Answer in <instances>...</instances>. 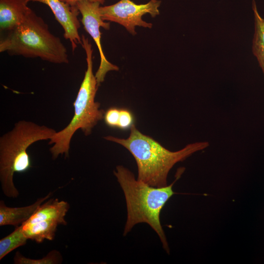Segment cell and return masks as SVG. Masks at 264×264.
Wrapping results in <instances>:
<instances>
[{
  "label": "cell",
  "mask_w": 264,
  "mask_h": 264,
  "mask_svg": "<svg viewBox=\"0 0 264 264\" xmlns=\"http://www.w3.org/2000/svg\"><path fill=\"white\" fill-rule=\"evenodd\" d=\"M82 45L86 54L87 70L73 103L74 113L66 127L56 132L49 142L53 144L50 151L53 159L60 154L69 156L71 138L78 129L86 136L89 135L92 129L103 119L105 111L100 109V104L95 101L98 85L93 72V49L89 39L84 35L81 37Z\"/></svg>",
  "instance_id": "277c9868"
},
{
  "label": "cell",
  "mask_w": 264,
  "mask_h": 264,
  "mask_svg": "<svg viewBox=\"0 0 264 264\" xmlns=\"http://www.w3.org/2000/svg\"><path fill=\"white\" fill-rule=\"evenodd\" d=\"M27 238L23 233L22 225L0 240V260L15 249L25 245Z\"/></svg>",
  "instance_id": "5bb4252c"
},
{
  "label": "cell",
  "mask_w": 264,
  "mask_h": 264,
  "mask_svg": "<svg viewBox=\"0 0 264 264\" xmlns=\"http://www.w3.org/2000/svg\"><path fill=\"white\" fill-rule=\"evenodd\" d=\"M50 192L45 197L38 198L34 203L23 207L7 206L3 200L0 201V226L13 225L18 227L28 220L39 207L52 196Z\"/></svg>",
  "instance_id": "30bf717a"
},
{
  "label": "cell",
  "mask_w": 264,
  "mask_h": 264,
  "mask_svg": "<svg viewBox=\"0 0 264 264\" xmlns=\"http://www.w3.org/2000/svg\"><path fill=\"white\" fill-rule=\"evenodd\" d=\"M100 3L88 0L78 1L76 6L82 15L81 22L86 31L90 35L95 42L99 50L100 56L99 67L95 77L99 86L104 80L106 74L110 71L118 70L119 67L110 63L106 58L101 44V27L106 30L110 28V22H106L100 15Z\"/></svg>",
  "instance_id": "52a82bcc"
},
{
  "label": "cell",
  "mask_w": 264,
  "mask_h": 264,
  "mask_svg": "<svg viewBox=\"0 0 264 264\" xmlns=\"http://www.w3.org/2000/svg\"><path fill=\"white\" fill-rule=\"evenodd\" d=\"M183 169H179L176 179L170 185L156 187L135 179L133 174L125 167L119 165L116 167L113 173L123 191L127 206V218L124 236L137 224L147 223L156 233L163 249L169 253L160 215L165 204L175 194L173 186L180 177Z\"/></svg>",
  "instance_id": "6da1fadb"
},
{
  "label": "cell",
  "mask_w": 264,
  "mask_h": 264,
  "mask_svg": "<svg viewBox=\"0 0 264 264\" xmlns=\"http://www.w3.org/2000/svg\"><path fill=\"white\" fill-rule=\"evenodd\" d=\"M69 207V203L66 201H59L58 198L48 199L42 203L25 222L33 223L48 220L56 221L60 225H66L67 222L65 216Z\"/></svg>",
  "instance_id": "8fae6325"
},
{
  "label": "cell",
  "mask_w": 264,
  "mask_h": 264,
  "mask_svg": "<svg viewBox=\"0 0 264 264\" xmlns=\"http://www.w3.org/2000/svg\"><path fill=\"white\" fill-rule=\"evenodd\" d=\"M0 52L26 58H39L54 64L69 62L67 50L61 39L31 9L14 29L2 34Z\"/></svg>",
  "instance_id": "3957f363"
},
{
  "label": "cell",
  "mask_w": 264,
  "mask_h": 264,
  "mask_svg": "<svg viewBox=\"0 0 264 264\" xmlns=\"http://www.w3.org/2000/svg\"><path fill=\"white\" fill-rule=\"evenodd\" d=\"M252 8L255 25L252 51L264 75V19L259 15L254 0H252Z\"/></svg>",
  "instance_id": "4fadbf2b"
},
{
  "label": "cell",
  "mask_w": 264,
  "mask_h": 264,
  "mask_svg": "<svg viewBox=\"0 0 264 264\" xmlns=\"http://www.w3.org/2000/svg\"><path fill=\"white\" fill-rule=\"evenodd\" d=\"M56 132L45 126L21 120L0 137V180L6 197L16 198L19 195L13 182L14 174L25 173L32 167L28 148L37 141L50 139Z\"/></svg>",
  "instance_id": "5b68a950"
},
{
  "label": "cell",
  "mask_w": 264,
  "mask_h": 264,
  "mask_svg": "<svg viewBox=\"0 0 264 264\" xmlns=\"http://www.w3.org/2000/svg\"><path fill=\"white\" fill-rule=\"evenodd\" d=\"M36 2L47 5L52 11L56 20L64 29V37L69 40L73 51L78 45H82V38L78 29L80 22V13L77 6H71L60 0H37Z\"/></svg>",
  "instance_id": "ba28073f"
},
{
  "label": "cell",
  "mask_w": 264,
  "mask_h": 264,
  "mask_svg": "<svg viewBox=\"0 0 264 264\" xmlns=\"http://www.w3.org/2000/svg\"><path fill=\"white\" fill-rule=\"evenodd\" d=\"M71 6H76V3L78 1H81V0H88L91 1H94V2H98L101 4H103L105 0H60Z\"/></svg>",
  "instance_id": "ac0fdd59"
},
{
  "label": "cell",
  "mask_w": 264,
  "mask_h": 264,
  "mask_svg": "<svg viewBox=\"0 0 264 264\" xmlns=\"http://www.w3.org/2000/svg\"><path fill=\"white\" fill-rule=\"evenodd\" d=\"M127 138L111 135L104 138L117 143L127 149L133 156L137 166V179L156 187L167 185L168 174L177 162L182 161L193 154L202 150L209 145L208 142H197L187 145L183 149L172 152L157 141L143 134L134 124L130 129Z\"/></svg>",
  "instance_id": "7a4b0ae2"
},
{
  "label": "cell",
  "mask_w": 264,
  "mask_h": 264,
  "mask_svg": "<svg viewBox=\"0 0 264 264\" xmlns=\"http://www.w3.org/2000/svg\"><path fill=\"white\" fill-rule=\"evenodd\" d=\"M134 124V117L132 112L127 109H120L118 128L126 130L131 129Z\"/></svg>",
  "instance_id": "2e32d148"
},
{
  "label": "cell",
  "mask_w": 264,
  "mask_h": 264,
  "mask_svg": "<svg viewBox=\"0 0 264 264\" xmlns=\"http://www.w3.org/2000/svg\"><path fill=\"white\" fill-rule=\"evenodd\" d=\"M37 0H0V33L7 32L19 25L31 9L27 4Z\"/></svg>",
  "instance_id": "9c48e42d"
},
{
  "label": "cell",
  "mask_w": 264,
  "mask_h": 264,
  "mask_svg": "<svg viewBox=\"0 0 264 264\" xmlns=\"http://www.w3.org/2000/svg\"><path fill=\"white\" fill-rule=\"evenodd\" d=\"M160 3L158 0H151L141 4H135L131 0H120L110 5L100 6L99 12L104 21L118 23L134 35L136 26L152 28V24L143 21L142 17L146 14L153 18L159 15Z\"/></svg>",
  "instance_id": "8992f818"
},
{
  "label": "cell",
  "mask_w": 264,
  "mask_h": 264,
  "mask_svg": "<svg viewBox=\"0 0 264 264\" xmlns=\"http://www.w3.org/2000/svg\"><path fill=\"white\" fill-rule=\"evenodd\" d=\"M23 233L27 238L37 243L44 240H54L59 223L54 220H42L33 223L24 222L21 224Z\"/></svg>",
  "instance_id": "7c38bea8"
},
{
  "label": "cell",
  "mask_w": 264,
  "mask_h": 264,
  "mask_svg": "<svg viewBox=\"0 0 264 264\" xmlns=\"http://www.w3.org/2000/svg\"><path fill=\"white\" fill-rule=\"evenodd\" d=\"M120 109L116 107H111L105 111L103 119L106 124L109 127L118 128Z\"/></svg>",
  "instance_id": "e0dca14e"
},
{
  "label": "cell",
  "mask_w": 264,
  "mask_h": 264,
  "mask_svg": "<svg viewBox=\"0 0 264 264\" xmlns=\"http://www.w3.org/2000/svg\"><path fill=\"white\" fill-rule=\"evenodd\" d=\"M63 257L61 253L56 250L50 251L45 257L40 259H33L23 256L20 252L17 251L14 257L15 264H59L63 262Z\"/></svg>",
  "instance_id": "9a60e30c"
}]
</instances>
